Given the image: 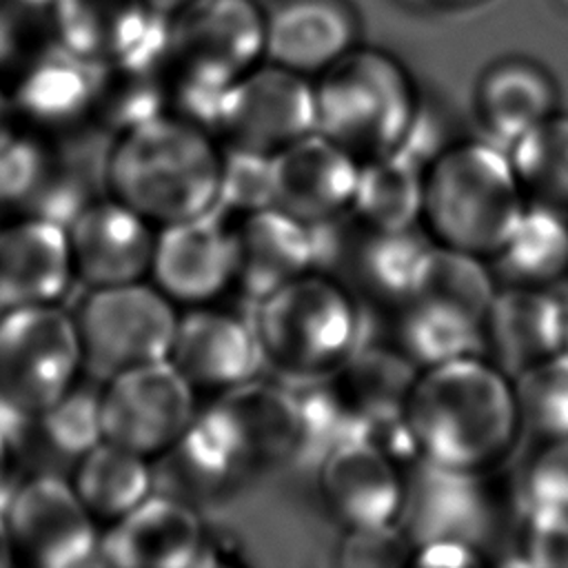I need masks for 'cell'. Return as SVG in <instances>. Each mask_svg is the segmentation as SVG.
Instances as JSON below:
<instances>
[{"label": "cell", "instance_id": "obj_1", "mask_svg": "<svg viewBox=\"0 0 568 568\" xmlns=\"http://www.w3.org/2000/svg\"><path fill=\"white\" fill-rule=\"evenodd\" d=\"M402 419L417 459L477 475L521 437L513 377L479 353L422 368Z\"/></svg>", "mask_w": 568, "mask_h": 568}, {"label": "cell", "instance_id": "obj_2", "mask_svg": "<svg viewBox=\"0 0 568 568\" xmlns=\"http://www.w3.org/2000/svg\"><path fill=\"white\" fill-rule=\"evenodd\" d=\"M224 149L217 138L164 113L113 135L106 155V195L155 229L220 213Z\"/></svg>", "mask_w": 568, "mask_h": 568}, {"label": "cell", "instance_id": "obj_3", "mask_svg": "<svg viewBox=\"0 0 568 568\" xmlns=\"http://www.w3.org/2000/svg\"><path fill=\"white\" fill-rule=\"evenodd\" d=\"M364 306L333 275L311 271L255 302L262 371L297 388L328 379L364 344Z\"/></svg>", "mask_w": 568, "mask_h": 568}, {"label": "cell", "instance_id": "obj_4", "mask_svg": "<svg viewBox=\"0 0 568 568\" xmlns=\"http://www.w3.org/2000/svg\"><path fill=\"white\" fill-rule=\"evenodd\" d=\"M526 204L508 151L493 140L448 144L424 169L419 222L437 246L488 262Z\"/></svg>", "mask_w": 568, "mask_h": 568}, {"label": "cell", "instance_id": "obj_5", "mask_svg": "<svg viewBox=\"0 0 568 568\" xmlns=\"http://www.w3.org/2000/svg\"><path fill=\"white\" fill-rule=\"evenodd\" d=\"M313 95L315 131L359 164L404 151L424 109L402 60L362 44L313 78Z\"/></svg>", "mask_w": 568, "mask_h": 568}, {"label": "cell", "instance_id": "obj_6", "mask_svg": "<svg viewBox=\"0 0 568 568\" xmlns=\"http://www.w3.org/2000/svg\"><path fill=\"white\" fill-rule=\"evenodd\" d=\"M264 62L257 0H191L166 18V84L211 95Z\"/></svg>", "mask_w": 568, "mask_h": 568}, {"label": "cell", "instance_id": "obj_7", "mask_svg": "<svg viewBox=\"0 0 568 568\" xmlns=\"http://www.w3.org/2000/svg\"><path fill=\"white\" fill-rule=\"evenodd\" d=\"M71 317L84 375L102 384L131 368L164 362L180 315L164 293L140 280L84 288Z\"/></svg>", "mask_w": 568, "mask_h": 568}, {"label": "cell", "instance_id": "obj_8", "mask_svg": "<svg viewBox=\"0 0 568 568\" xmlns=\"http://www.w3.org/2000/svg\"><path fill=\"white\" fill-rule=\"evenodd\" d=\"M82 375L78 331L62 304L0 315V402L20 422L53 406Z\"/></svg>", "mask_w": 568, "mask_h": 568}, {"label": "cell", "instance_id": "obj_9", "mask_svg": "<svg viewBox=\"0 0 568 568\" xmlns=\"http://www.w3.org/2000/svg\"><path fill=\"white\" fill-rule=\"evenodd\" d=\"M195 395L166 359L120 373L102 382V437L149 462L160 459L195 419Z\"/></svg>", "mask_w": 568, "mask_h": 568}, {"label": "cell", "instance_id": "obj_10", "mask_svg": "<svg viewBox=\"0 0 568 568\" xmlns=\"http://www.w3.org/2000/svg\"><path fill=\"white\" fill-rule=\"evenodd\" d=\"M16 564L75 568L98 555V521L67 475L33 473L4 493L0 506Z\"/></svg>", "mask_w": 568, "mask_h": 568}, {"label": "cell", "instance_id": "obj_11", "mask_svg": "<svg viewBox=\"0 0 568 568\" xmlns=\"http://www.w3.org/2000/svg\"><path fill=\"white\" fill-rule=\"evenodd\" d=\"M311 131L313 80L264 60L229 87L215 135L226 149L273 158Z\"/></svg>", "mask_w": 568, "mask_h": 568}, {"label": "cell", "instance_id": "obj_12", "mask_svg": "<svg viewBox=\"0 0 568 568\" xmlns=\"http://www.w3.org/2000/svg\"><path fill=\"white\" fill-rule=\"evenodd\" d=\"M317 266L326 262L344 266L337 277L362 306L384 311L397 308L408 300L419 264L433 244L417 229L382 231L344 217L335 224L315 229Z\"/></svg>", "mask_w": 568, "mask_h": 568}, {"label": "cell", "instance_id": "obj_13", "mask_svg": "<svg viewBox=\"0 0 568 568\" xmlns=\"http://www.w3.org/2000/svg\"><path fill=\"white\" fill-rule=\"evenodd\" d=\"M49 33L93 64L164 62L166 18L144 0H53Z\"/></svg>", "mask_w": 568, "mask_h": 568}, {"label": "cell", "instance_id": "obj_14", "mask_svg": "<svg viewBox=\"0 0 568 568\" xmlns=\"http://www.w3.org/2000/svg\"><path fill=\"white\" fill-rule=\"evenodd\" d=\"M9 106L20 122L44 133H64L93 122L98 64L51 36L36 44L9 73Z\"/></svg>", "mask_w": 568, "mask_h": 568}, {"label": "cell", "instance_id": "obj_15", "mask_svg": "<svg viewBox=\"0 0 568 568\" xmlns=\"http://www.w3.org/2000/svg\"><path fill=\"white\" fill-rule=\"evenodd\" d=\"M397 526L413 548L457 541L477 546L490 528V501L481 475L415 459L404 470Z\"/></svg>", "mask_w": 568, "mask_h": 568}, {"label": "cell", "instance_id": "obj_16", "mask_svg": "<svg viewBox=\"0 0 568 568\" xmlns=\"http://www.w3.org/2000/svg\"><path fill=\"white\" fill-rule=\"evenodd\" d=\"M64 229L75 282L84 288L149 277L158 229L120 200H91Z\"/></svg>", "mask_w": 568, "mask_h": 568}, {"label": "cell", "instance_id": "obj_17", "mask_svg": "<svg viewBox=\"0 0 568 568\" xmlns=\"http://www.w3.org/2000/svg\"><path fill=\"white\" fill-rule=\"evenodd\" d=\"M404 486V468L366 437L348 439L317 462L322 504L344 530L397 524Z\"/></svg>", "mask_w": 568, "mask_h": 568}, {"label": "cell", "instance_id": "obj_18", "mask_svg": "<svg viewBox=\"0 0 568 568\" xmlns=\"http://www.w3.org/2000/svg\"><path fill=\"white\" fill-rule=\"evenodd\" d=\"M359 162L320 131L273 155V206L311 229L351 215Z\"/></svg>", "mask_w": 568, "mask_h": 568}, {"label": "cell", "instance_id": "obj_19", "mask_svg": "<svg viewBox=\"0 0 568 568\" xmlns=\"http://www.w3.org/2000/svg\"><path fill=\"white\" fill-rule=\"evenodd\" d=\"M149 282L173 304L206 306L235 284L233 231L220 213L158 229Z\"/></svg>", "mask_w": 568, "mask_h": 568}, {"label": "cell", "instance_id": "obj_20", "mask_svg": "<svg viewBox=\"0 0 568 568\" xmlns=\"http://www.w3.org/2000/svg\"><path fill=\"white\" fill-rule=\"evenodd\" d=\"M73 284L64 224L33 213L0 220V315L60 304Z\"/></svg>", "mask_w": 568, "mask_h": 568}, {"label": "cell", "instance_id": "obj_21", "mask_svg": "<svg viewBox=\"0 0 568 568\" xmlns=\"http://www.w3.org/2000/svg\"><path fill=\"white\" fill-rule=\"evenodd\" d=\"M166 362L200 393H226L255 379L262 359L251 320L193 306L178 317Z\"/></svg>", "mask_w": 568, "mask_h": 568}, {"label": "cell", "instance_id": "obj_22", "mask_svg": "<svg viewBox=\"0 0 568 568\" xmlns=\"http://www.w3.org/2000/svg\"><path fill=\"white\" fill-rule=\"evenodd\" d=\"M204 528L195 506L153 490L100 535L98 555L118 568H184L197 561Z\"/></svg>", "mask_w": 568, "mask_h": 568}, {"label": "cell", "instance_id": "obj_23", "mask_svg": "<svg viewBox=\"0 0 568 568\" xmlns=\"http://www.w3.org/2000/svg\"><path fill=\"white\" fill-rule=\"evenodd\" d=\"M564 302L552 288L501 286L479 328V355L508 377L561 353Z\"/></svg>", "mask_w": 568, "mask_h": 568}, {"label": "cell", "instance_id": "obj_24", "mask_svg": "<svg viewBox=\"0 0 568 568\" xmlns=\"http://www.w3.org/2000/svg\"><path fill=\"white\" fill-rule=\"evenodd\" d=\"M359 18L348 0H273L264 7V60L315 78L357 44Z\"/></svg>", "mask_w": 568, "mask_h": 568}, {"label": "cell", "instance_id": "obj_25", "mask_svg": "<svg viewBox=\"0 0 568 568\" xmlns=\"http://www.w3.org/2000/svg\"><path fill=\"white\" fill-rule=\"evenodd\" d=\"M235 284L253 302L317 268L315 229L268 206L240 215L231 229Z\"/></svg>", "mask_w": 568, "mask_h": 568}, {"label": "cell", "instance_id": "obj_26", "mask_svg": "<svg viewBox=\"0 0 568 568\" xmlns=\"http://www.w3.org/2000/svg\"><path fill=\"white\" fill-rule=\"evenodd\" d=\"M557 104L559 93L548 69L521 55L499 58L488 64L473 93L479 126L506 149L557 113Z\"/></svg>", "mask_w": 568, "mask_h": 568}, {"label": "cell", "instance_id": "obj_27", "mask_svg": "<svg viewBox=\"0 0 568 568\" xmlns=\"http://www.w3.org/2000/svg\"><path fill=\"white\" fill-rule=\"evenodd\" d=\"M215 402L257 475L300 462L302 422L291 386L251 379L217 395Z\"/></svg>", "mask_w": 568, "mask_h": 568}, {"label": "cell", "instance_id": "obj_28", "mask_svg": "<svg viewBox=\"0 0 568 568\" xmlns=\"http://www.w3.org/2000/svg\"><path fill=\"white\" fill-rule=\"evenodd\" d=\"M417 368L393 346L362 344L344 366L328 377L342 404L366 426L402 417Z\"/></svg>", "mask_w": 568, "mask_h": 568}, {"label": "cell", "instance_id": "obj_29", "mask_svg": "<svg viewBox=\"0 0 568 568\" xmlns=\"http://www.w3.org/2000/svg\"><path fill=\"white\" fill-rule=\"evenodd\" d=\"M488 262L504 286L552 288L568 273V220L557 209L528 202Z\"/></svg>", "mask_w": 568, "mask_h": 568}, {"label": "cell", "instance_id": "obj_30", "mask_svg": "<svg viewBox=\"0 0 568 568\" xmlns=\"http://www.w3.org/2000/svg\"><path fill=\"white\" fill-rule=\"evenodd\" d=\"M47 135L24 122L0 124V209L51 217L62 171Z\"/></svg>", "mask_w": 568, "mask_h": 568}, {"label": "cell", "instance_id": "obj_31", "mask_svg": "<svg viewBox=\"0 0 568 568\" xmlns=\"http://www.w3.org/2000/svg\"><path fill=\"white\" fill-rule=\"evenodd\" d=\"M67 479L91 517L106 526L155 490L151 462L106 439L89 448Z\"/></svg>", "mask_w": 568, "mask_h": 568}, {"label": "cell", "instance_id": "obj_32", "mask_svg": "<svg viewBox=\"0 0 568 568\" xmlns=\"http://www.w3.org/2000/svg\"><path fill=\"white\" fill-rule=\"evenodd\" d=\"M393 315V348L417 371L479 353L481 324L444 302L410 295Z\"/></svg>", "mask_w": 568, "mask_h": 568}, {"label": "cell", "instance_id": "obj_33", "mask_svg": "<svg viewBox=\"0 0 568 568\" xmlns=\"http://www.w3.org/2000/svg\"><path fill=\"white\" fill-rule=\"evenodd\" d=\"M424 166L406 153L359 164L351 217L382 231L415 229L422 220Z\"/></svg>", "mask_w": 568, "mask_h": 568}, {"label": "cell", "instance_id": "obj_34", "mask_svg": "<svg viewBox=\"0 0 568 568\" xmlns=\"http://www.w3.org/2000/svg\"><path fill=\"white\" fill-rule=\"evenodd\" d=\"M100 388L82 384V379L47 410L29 417L16 439L20 448L40 450L42 459L64 462L71 466L98 442H102Z\"/></svg>", "mask_w": 568, "mask_h": 568}, {"label": "cell", "instance_id": "obj_35", "mask_svg": "<svg viewBox=\"0 0 568 568\" xmlns=\"http://www.w3.org/2000/svg\"><path fill=\"white\" fill-rule=\"evenodd\" d=\"M506 151L528 202L568 209V113H552Z\"/></svg>", "mask_w": 568, "mask_h": 568}, {"label": "cell", "instance_id": "obj_36", "mask_svg": "<svg viewBox=\"0 0 568 568\" xmlns=\"http://www.w3.org/2000/svg\"><path fill=\"white\" fill-rule=\"evenodd\" d=\"M495 284L497 282L493 271L486 266V260L430 244L419 264L410 295L450 304L481 324L486 308L497 291Z\"/></svg>", "mask_w": 568, "mask_h": 568}, {"label": "cell", "instance_id": "obj_37", "mask_svg": "<svg viewBox=\"0 0 568 568\" xmlns=\"http://www.w3.org/2000/svg\"><path fill=\"white\" fill-rule=\"evenodd\" d=\"M521 433L539 442L568 437V353L524 371L513 379Z\"/></svg>", "mask_w": 568, "mask_h": 568}, {"label": "cell", "instance_id": "obj_38", "mask_svg": "<svg viewBox=\"0 0 568 568\" xmlns=\"http://www.w3.org/2000/svg\"><path fill=\"white\" fill-rule=\"evenodd\" d=\"M224 149L220 213L233 209L240 215L273 206V158Z\"/></svg>", "mask_w": 568, "mask_h": 568}, {"label": "cell", "instance_id": "obj_39", "mask_svg": "<svg viewBox=\"0 0 568 568\" xmlns=\"http://www.w3.org/2000/svg\"><path fill=\"white\" fill-rule=\"evenodd\" d=\"M521 510H555L568 515V437L541 442L521 473Z\"/></svg>", "mask_w": 568, "mask_h": 568}, {"label": "cell", "instance_id": "obj_40", "mask_svg": "<svg viewBox=\"0 0 568 568\" xmlns=\"http://www.w3.org/2000/svg\"><path fill=\"white\" fill-rule=\"evenodd\" d=\"M521 564L568 568V515L555 510H521Z\"/></svg>", "mask_w": 568, "mask_h": 568}, {"label": "cell", "instance_id": "obj_41", "mask_svg": "<svg viewBox=\"0 0 568 568\" xmlns=\"http://www.w3.org/2000/svg\"><path fill=\"white\" fill-rule=\"evenodd\" d=\"M413 546L397 524L379 528H357L346 530L339 546L342 566H402L410 561Z\"/></svg>", "mask_w": 568, "mask_h": 568}, {"label": "cell", "instance_id": "obj_42", "mask_svg": "<svg viewBox=\"0 0 568 568\" xmlns=\"http://www.w3.org/2000/svg\"><path fill=\"white\" fill-rule=\"evenodd\" d=\"M33 13H42V9L24 0H0V78H4V73L9 75L20 60L44 40L42 36L38 38Z\"/></svg>", "mask_w": 568, "mask_h": 568}, {"label": "cell", "instance_id": "obj_43", "mask_svg": "<svg viewBox=\"0 0 568 568\" xmlns=\"http://www.w3.org/2000/svg\"><path fill=\"white\" fill-rule=\"evenodd\" d=\"M477 546L457 544V541H437L413 548L410 561L422 566H470L477 564Z\"/></svg>", "mask_w": 568, "mask_h": 568}, {"label": "cell", "instance_id": "obj_44", "mask_svg": "<svg viewBox=\"0 0 568 568\" xmlns=\"http://www.w3.org/2000/svg\"><path fill=\"white\" fill-rule=\"evenodd\" d=\"M16 464V448L9 433L0 426V495L9 490V479Z\"/></svg>", "mask_w": 568, "mask_h": 568}, {"label": "cell", "instance_id": "obj_45", "mask_svg": "<svg viewBox=\"0 0 568 568\" xmlns=\"http://www.w3.org/2000/svg\"><path fill=\"white\" fill-rule=\"evenodd\" d=\"M16 564V555L11 548V539H9V530L4 524V515L0 510V568L2 566H13Z\"/></svg>", "mask_w": 568, "mask_h": 568}, {"label": "cell", "instance_id": "obj_46", "mask_svg": "<svg viewBox=\"0 0 568 568\" xmlns=\"http://www.w3.org/2000/svg\"><path fill=\"white\" fill-rule=\"evenodd\" d=\"M419 7H428V9H464V7H475L481 4L486 0H410Z\"/></svg>", "mask_w": 568, "mask_h": 568}, {"label": "cell", "instance_id": "obj_47", "mask_svg": "<svg viewBox=\"0 0 568 568\" xmlns=\"http://www.w3.org/2000/svg\"><path fill=\"white\" fill-rule=\"evenodd\" d=\"M149 4V9H153L158 16H173L175 11H180L184 4H189L191 0H144Z\"/></svg>", "mask_w": 568, "mask_h": 568}, {"label": "cell", "instance_id": "obj_48", "mask_svg": "<svg viewBox=\"0 0 568 568\" xmlns=\"http://www.w3.org/2000/svg\"><path fill=\"white\" fill-rule=\"evenodd\" d=\"M11 111V106H9V95H7V87H4V82H2V78H0V124L4 122V118H7V113Z\"/></svg>", "mask_w": 568, "mask_h": 568}, {"label": "cell", "instance_id": "obj_49", "mask_svg": "<svg viewBox=\"0 0 568 568\" xmlns=\"http://www.w3.org/2000/svg\"><path fill=\"white\" fill-rule=\"evenodd\" d=\"M564 302V344H561V353H568V295H561Z\"/></svg>", "mask_w": 568, "mask_h": 568}, {"label": "cell", "instance_id": "obj_50", "mask_svg": "<svg viewBox=\"0 0 568 568\" xmlns=\"http://www.w3.org/2000/svg\"><path fill=\"white\" fill-rule=\"evenodd\" d=\"M27 4H31V7H36V9H42V11H47L49 9V4L53 2V0H24Z\"/></svg>", "mask_w": 568, "mask_h": 568}, {"label": "cell", "instance_id": "obj_51", "mask_svg": "<svg viewBox=\"0 0 568 568\" xmlns=\"http://www.w3.org/2000/svg\"><path fill=\"white\" fill-rule=\"evenodd\" d=\"M555 4H557L561 11L568 13V0H555Z\"/></svg>", "mask_w": 568, "mask_h": 568}]
</instances>
